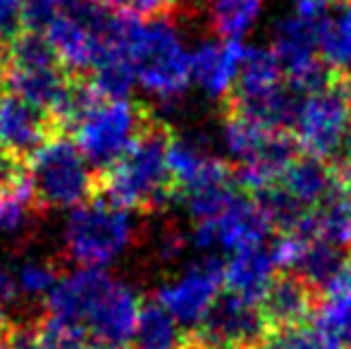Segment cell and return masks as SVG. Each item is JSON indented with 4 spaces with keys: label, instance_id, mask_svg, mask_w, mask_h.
Wrapping results in <instances>:
<instances>
[{
    "label": "cell",
    "instance_id": "ab89813d",
    "mask_svg": "<svg viewBox=\"0 0 351 349\" xmlns=\"http://www.w3.org/2000/svg\"><path fill=\"white\" fill-rule=\"evenodd\" d=\"M230 349H258V347H230Z\"/></svg>",
    "mask_w": 351,
    "mask_h": 349
},
{
    "label": "cell",
    "instance_id": "5b68a950",
    "mask_svg": "<svg viewBox=\"0 0 351 349\" xmlns=\"http://www.w3.org/2000/svg\"><path fill=\"white\" fill-rule=\"evenodd\" d=\"M291 136L301 154L342 170L351 154V120L337 80L301 96Z\"/></svg>",
    "mask_w": 351,
    "mask_h": 349
},
{
    "label": "cell",
    "instance_id": "9c48e42d",
    "mask_svg": "<svg viewBox=\"0 0 351 349\" xmlns=\"http://www.w3.org/2000/svg\"><path fill=\"white\" fill-rule=\"evenodd\" d=\"M273 232L268 218L263 215L256 199L246 191H237L234 199L225 206L220 215L206 223H194L189 242L201 252H237L241 247H249L256 242H265V237Z\"/></svg>",
    "mask_w": 351,
    "mask_h": 349
},
{
    "label": "cell",
    "instance_id": "4316f807",
    "mask_svg": "<svg viewBox=\"0 0 351 349\" xmlns=\"http://www.w3.org/2000/svg\"><path fill=\"white\" fill-rule=\"evenodd\" d=\"M72 3L74 0H24V27L43 34V29Z\"/></svg>",
    "mask_w": 351,
    "mask_h": 349
},
{
    "label": "cell",
    "instance_id": "6da1fadb",
    "mask_svg": "<svg viewBox=\"0 0 351 349\" xmlns=\"http://www.w3.org/2000/svg\"><path fill=\"white\" fill-rule=\"evenodd\" d=\"M172 127L153 108L146 110L130 149L101 173V194L115 206L136 213H162L177 199L167 168Z\"/></svg>",
    "mask_w": 351,
    "mask_h": 349
},
{
    "label": "cell",
    "instance_id": "277c9868",
    "mask_svg": "<svg viewBox=\"0 0 351 349\" xmlns=\"http://www.w3.org/2000/svg\"><path fill=\"white\" fill-rule=\"evenodd\" d=\"M36 206L48 210L74 208L101 194V173L91 168L70 134H53L24 165Z\"/></svg>",
    "mask_w": 351,
    "mask_h": 349
},
{
    "label": "cell",
    "instance_id": "52a82bcc",
    "mask_svg": "<svg viewBox=\"0 0 351 349\" xmlns=\"http://www.w3.org/2000/svg\"><path fill=\"white\" fill-rule=\"evenodd\" d=\"M268 328L261 318L258 304L237 294H217L199 323L191 328L189 337L204 349L258 347L263 345Z\"/></svg>",
    "mask_w": 351,
    "mask_h": 349
},
{
    "label": "cell",
    "instance_id": "74e56055",
    "mask_svg": "<svg viewBox=\"0 0 351 349\" xmlns=\"http://www.w3.org/2000/svg\"><path fill=\"white\" fill-rule=\"evenodd\" d=\"M328 5H339V3H347V0H325Z\"/></svg>",
    "mask_w": 351,
    "mask_h": 349
},
{
    "label": "cell",
    "instance_id": "8992f818",
    "mask_svg": "<svg viewBox=\"0 0 351 349\" xmlns=\"http://www.w3.org/2000/svg\"><path fill=\"white\" fill-rule=\"evenodd\" d=\"M148 106L127 98H98L74 122L70 136L96 173L108 170L139 134Z\"/></svg>",
    "mask_w": 351,
    "mask_h": 349
},
{
    "label": "cell",
    "instance_id": "d590c367",
    "mask_svg": "<svg viewBox=\"0 0 351 349\" xmlns=\"http://www.w3.org/2000/svg\"><path fill=\"white\" fill-rule=\"evenodd\" d=\"M339 173H347V175H351V154H349V158H347V163L342 165V170Z\"/></svg>",
    "mask_w": 351,
    "mask_h": 349
},
{
    "label": "cell",
    "instance_id": "ac0fdd59",
    "mask_svg": "<svg viewBox=\"0 0 351 349\" xmlns=\"http://www.w3.org/2000/svg\"><path fill=\"white\" fill-rule=\"evenodd\" d=\"M347 252L349 249L332 247V244L320 242V239H306V244L301 247L299 256H296L289 270L299 273L306 282H311L325 297L337 282Z\"/></svg>",
    "mask_w": 351,
    "mask_h": 349
},
{
    "label": "cell",
    "instance_id": "4fadbf2b",
    "mask_svg": "<svg viewBox=\"0 0 351 349\" xmlns=\"http://www.w3.org/2000/svg\"><path fill=\"white\" fill-rule=\"evenodd\" d=\"M244 46L239 41H204L189 56V77L213 101H222L230 93L239 72Z\"/></svg>",
    "mask_w": 351,
    "mask_h": 349
},
{
    "label": "cell",
    "instance_id": "ba28073f",
    "mask_svg": "<svg viewBox=\"0 0 351 349\" xmlns=\"http://www.w3.org/2000/svg\"><path fill=\"white\" fill-rule=\"evenodd\" d=\"M225 265L217 256L206 254L201 261L186 265L175 278L165 280L156 289L153 299L175 318L180 326L194 328L204 318L208 306L222 292Z\"/></svg>",
    "mask_w": 351,
    "mask_h": 349
},
{
    "label": "cell",
    "instance_id": "3957f363",
    "mask_svg": "<svg viewBox=\"0 0 351 349\" xmlns=\"http://www.w3.org/2000/svg\"><path fill=\"white\" fill-rule=\"evenodd\" d=\"M139 237L141 228L132 210L98 194L72 208L62 232L60 258L79 268H103L134 247Z\"/></svg>",
    "mask_w": 351,
    "mask_h": 349
},
{
    "label": "cell",
    "instance_id": "f35d334b",
    "mask_svg": "<svg viewBox=\"0 0 351 349\" xmlns=\"http://www.w3.org/2000/svg\"><path fill=\"white\" fill-rule=\"evenodd\" d=\"M0 349H10V347H8V342H5V337L0 340Z\"/></svg>",
    "mask_w": 351,
    "mask_h": 349
},
{
    "label": "cell",
    "instance_id": "e0dca14e",
    "mask_svg": "<svg viewBox=\"0 0 351 349\" xmlns=\"http://www.w3.org/2000/svg\"><path fill=\"white\" fill-rule=\"evenodd\" d=\"M189 333L175 321L156 299L139 302L134 330L127 349H184Z\"/></svg>",
    "mask_w": 351,
    "mask_h": 349
},
{
    "label": "cell",
    "instance_id": "7402d4cb",
    "mask_svg": "<svg viewBox=\"0 0 351 349\" xmlns=\"http://www.w3.org/2000/svg\"><path fill=\"white\" fill-rule=\"evenodd\" d=\"M265 0H213L210 29L217 38L239 41L254 29L263 12Z\"/></svg>",
    "mask_w": 351,
    "mask_h": 349
},
{
    "label": "cell",
    "instance_id": "ffe728a7",
    "mask_svg": "<svg viewBox=\"0 0 351 349\" xmlns=\"http://www.w3.org/2000/svg\"><path fill=\"white\" fill-rule=\"evenodd\" d=\"M285 82V72L273 53V48H244V56L239 62V72L232 84L230 93L249 96V93L270 91Z\"/></svg>",
    "mask_w": 351,
    "mask_h": 349
},
{
    "label": "cell",
    "instance_id": "d4e9b609",
    "mask_svg": "<svg viewBox=\"0 0 351 349\" xmlns=\"http://www.w3.org/2000/svg\"><path fill=\"white\" fill-rule=\"evenodd\" d=\"M189 247V234L175 223V220H167L160 225V230L156 232L151 244V252L156 256L158 263H172L177 258H182V254Z\"/></svg>",
    "mask_w": 351,
    "mask_h": 349
},
{
    "label": "cell",
    "instance_id": "30bf717a",
    "mask_svg": "<svg viewBox=\"0 0 351 349\" xmlns=\"http://www.w3.org/2000/svg\"><path fill=\"white\" fill-rule=\"evenodd\" d=\"M53 134L62 132L56 130L48 112L14 96L12 91L0 93V144L14 163L24 168Z\"/></svg>",
    "mask_w": 351,
    "mask_h": 349
},
{
    "label": "cell",
    "instance_id": "83f0119b",
    "mask_svg": "<svg viewBox=\"0 0 351 349\" xmlns=\"http://www.w3.org/2000/svg\"><path fill=\"white\" fill-rule=\"evenodd\" d=\"M0 309L8 311V313H10V309H12L14 316H24V313H29L22 304V297H19L14 268L8 261H3V258H0Z\"/></svg>",
    "mask_w": 351,
    "mask_h": 349
},
{
    "label": "cell",
    "instance_id": "4dcf8cb0",
    "mask_svg": "<svg viewBox=\"0 0 351 349\" xmlns=\"http://www.w3.org/2000/svg\"><path fill=\"white\" fill-rule=\"evenodd\" d=\"M330 292H347V294H351V249L347 252V256H344V265H342V270H339V278H337V282H335V287L330 289Z\"/></svg>",
    "mask_w": 351,
    "mask_h": 349
},
{
    "label": "cell",
    "instance_id": "cb8c5ba5",
    "mask_svg": "<svg viewBox=\"0 0 351 349\" xmlns=\"http://www.w3.org/2000/svg\"><path fill=\"white\" fill-rule=\"evenodd\" d=\"M315 318H318L344 347L351 349V294L328 292V297H323V302H320Z\"/></svg>",
    "mask_w": 351,
    "mask_h": 349
},
{
    "label": "cell",
    "instance_id": "5bb4252c",
    "mask_svg": "<svg viewBox=\"0 0 351 349\" xmlns=\"http://www.w3.org/2000/svg\"><path fill=\"white\" fill-rule=\"evenodd\" d=\"M278 184L301 208L311 210L342 189V173L335 165L299 151L280 175Z\"/></svg>",
    "mask_w": 351,
    "mask_h": 349
},
{
    "label": "cell",
    "instance_id": "836d02e7",
    "mask_svg": "<svg viewBox=\"0 0 351 349\" xmlns=\"http://www.w3.org/2000/svg\"><path fill=\"white\" fill-rule=\"evenodd\" d=\"M342 196H344V204L349 208V215H351V175L342 173Z\"/></svg>",
    "mask_w": 351,
    "mask_h": 349
},
{
    "label": "cell",
    "instance_id": "8fae6325",
    "mask_svg": "<svg viewBox=\"0 0 351 349\" xmlns=\"http://www.w3.org/2000/svg\"><path fill=\"white\" fill-rule=\"evenodd\" d=\"M320 302H323V294L311 282H306L299 273L278 270V275L265 287L263 297L258 299V311L270 333L311 321L318 313Z\"/></svg>",
    "mask_w": 351,
    "mask_h": 349
},
{
    "label": "cell",
    "instance_id": "e575fe53",
    "mask_svg": "<svg viewBox=\"0 0 351 349\" xmlns=\"http://www.w3.org/2000/svg\"><path fill=\"white\" fill-rule=\"evenodd\" d=\"M10 323H12V318H10V313H8V311H3V309H0V340H3V337L8 335V330H10Z\"/></svg>",
    "mask_w": 351,
    "mask_h": 349
},
{
    "label": "cell",
    "instance_id": "7a4b0ae2",
    "mask_svg": "<svg viewBox=\"0 0 351 349\" xmlns=\"http://www.w3.org/2000/svg\"><path fill=\"white\" fill-rule=\"evenodd\" d=\"M125 51L134 80L162 103H175L189 88V53L177 29V12L165 17H132Z\"/></svg>",
    "mask_w": 351,
    "mask_h": 349
},
{
    "label": "cell",
    "instance_id": "f1b7e54d",
    "mask_svg": "<svg viewBox=\"0 0 351 349\" xmlns=\"http://www.w3.org/2000/svg\"><path fill=\"white\" fill-rule=\"evenodd\" d=\"M24 29V0H0V41L10 46Z\"/></svg>",
    "mask_w": 351,
    "mask_h": 349
},
{
    "label": "cell",
    "instance_id": "44dd1931",
    "mask_svg": "<svg viewBox=\"0 0 351 349\" xmlns=\"http://www.w3.org/2000/svg\"><path fill=\"white\" fill-rule=\"evenodd\" d=\"M65 261L60 258V254L56 256H27L17 270H14V278H17V289L22 302L29 304H41L48 297L56 282L65 273Z\"/></svg>",
    "mask_w": 351,
    "mask_h": 349
},
{
    "label": "cell",
    "instance_id": "9a60e30c",
    "mask_svg": "<svg viewBox=\"0 0 351 349\" xmlns=\"http://www.w3.org/2000/svg\"><path fill=\"white\" fill-rule=\"evenodd\" d=\"M278 270L273 249L265 242H256L232 252V258L222 270V285L227 287V292L258 304Z\"/></svg>",
    "mask_w": 351,
    "mask_h": 349
},
{
    "label": "cell",
    "instance_id": "1f68e13d",
    "mask_svg": "<svg viewBox=\"0 0 351 349\" xmlns=\"http://www.w3.org/2000/svg\"><path fill=\"white\" fill-rule=\"evenodd\" d=\"M8 72H10V56H8V43L0 41V93L8 88Z\"/></svg>",
    "mask_w": 351,
    "mask_h": 349
},
{
    "label": "cell",
    "instance_id": "484cf974",
    "mask_svg": "<svg viewBox=\"0 0 351 349\" xmlns=\"http://www.w3.org/2000/svg\"><path fill=\"white\" fill-rule=\"evenodd\" d=\"M110 10L130 17L151 19V17H165V14H175L182 10L180 0H101Z\"/></svg>",
    "mask_w": 351,
    "mask_h": 349
},
{
    "label": "cell",
    "instance_id": "d6986e66",
    "mask_svg": "<svg viewBox=\"0 0 351 349\" xmlns=\"http://www.w3.org/2000/svg\"><path fill=\"white\" fill-rule=\"evenodd\" d=\"M318 56L337 75L351 67V0L325 14L318 32Z\"/></svg>",
    "mask_w": 351,
    "mask_h": 349
},
{
    "label": "cell",
    "instance_id": "8d00e7d4",
    "mask_svg": "<svg viewBox=\"0 0 351 349\" xmlns=\"http://www.w3.org/2000/svg\"><path fill=\"white\" fill-rule=\"evenodd\" d=\"M184 349H204V347H201L199 342H196V340H191V337H189V342H186V347H184Z\"/></svg>",
    "mask_w": 351,
    "mask_h": 349
},
{
    "label": "cell",
    "instance_id": "7c38bea8",
    "mask_svg": "<svg viewBox=\"0 0 351 349\" xmlns=\"http://www.w3.org/2000/svg\"><path fill=\"white\" fill-rule=\"evenodd\" d=\"M136 311H139V294L134 292V287L112 278L106 292L93 304L84 330L110 349H127L134 330Z\"/></svg>",
    "mask_w": 351,
    "mask_h": 349
},
{
    "label": "cell",
    "instance_id": "d6a6232c",
    "mask_svg": "<svg viewBox=\"0 0 351 349\" xmlns=\"http://www.w3.org/2000/svg\"><path fill=\"white\" fill-rule=\"evenodd\" d=\"M337 82H339V91H342V96H344V103H347V110H349V120H351V67L344 72H339Z\"/></svg>",
    "mask_w": 351,
    "mask_h": 349
},
{
    "label": "cell",
    "instance_id": "f546056e",
    "mask_svg": "<svg viewBox=\"0 0 351 349\" xmlns=\"http://www.w3.org/2000/svg\"><path fill=\"white\" fill-rule=\"evenodd\" d=\"M22 175H24V168L19 163H14L8 151L3 149V144H0V189L12 184V182L19 180Z\"/></svg>",
    "mask_w": 351,
    "mask_h": 349
},
{
    "label": "cell",
    "instance_id": "603a6c76",
    "mask_svg": "<svg viewBox=\"0 0 351 349\" xmlns=\"http://www.w3.org/2000/svg\"><path fill=\"white\" fill-rule=\"evenodd\" d=\"M38 349H110L91 333L74 326H62L41 313L38 321Z\"/></svg>",
    "mask_w": 351,
    "mask_h": 349
},
{
    "label": "cell",
    "instance_id": "2e32d148",
    "mask_svg": "<svg viewBox=\"0 0 351 349\" xmlns=\"http://www.w3.org/2000/svg\"><path fill=\"white\" fill-rule=\"evenodd\" d=\"M43 218L46 213L36 206L24 175L0 189V237L8 239L17 254L36 239Z\"/></svg>",
    "mask_w": 351,
    "mask_h": 349
}]
</instances>
